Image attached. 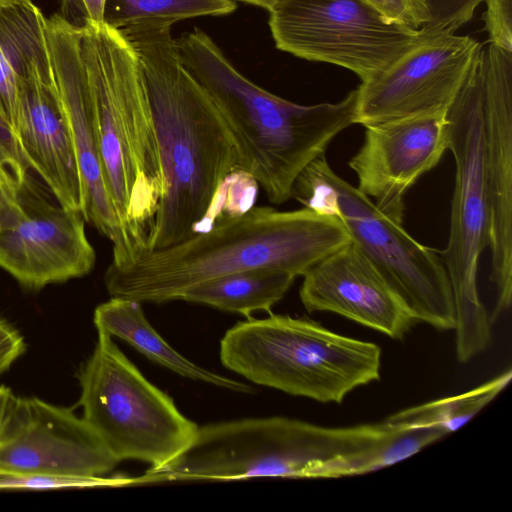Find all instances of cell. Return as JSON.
<instances>
[{
    "instance_id": "obj_14",
    "label": "cell",
    "mask_w": 512,
    "mask_h": 512,
    "mask_svg": "<svg viewBox=\"0 0 512 512\" xmlns=\"http://www.w3.org/2000/svg\"><path fill=\"white\" fill-rule=\"evenodd\" d=\"M483 150L487 177L491 250L490 281L495 304L491 324L512 301V52L483 47Z\"/></svg>"
},
{
    "instance_id": "obj_22",
    "label": "cell",
    "mask_w": 512,
    "mask_h": 512,
    "mask_svg": "<svg viewBox=\"0 0 512 512\" xmlns=\"http://www.w3.org/2000/svg\"><path fill=\"white\" fill-rule=\"evenodd\" d=\"M394 425L392 431L363 450L323 464L312 478H339L373 472L416 454L447 434L438 428Z\"/></svg>"
},
{
    "instance_id": "obj_8",
    "label": "cell",
    "mask_w": 512,
    "mask_h": 512,
    "mask_svg": "<svg viewBox=\"0 0 512 512\" xmlns=\"http://www.w3.org/2000/svg\"><path fill=\"white\" fill-rule=\"evenodd\" d=\"M292 198L304 207L337 217L354 242L375 264L417 321L454 330L455 303L440 253L409 235L357 187L339 177L325 155L296 179Z\"/></svg>"
},
{
    "instance_id": "obj_5",
    "label": "cell",
    "mask_w": 512,
    "mask_h": 512,
    "mask_svg": "<svg viewBox=\"0 0 512 512\" xmlns=\"http://www.w3.org/2000/svg\"><path fill=\"white\" fill-rule=\"evenodd\" d=\"M393 428L387 421L325 427L278 416L208 424L179 457L133 482L312 478L323 464L363 450Z\"/></svg>"
},
{
    "instance_id": "obj_1",
    "label": "cell",
    "mask_w": 512,
    "mask_h": 512,
    "mask_svg": "<svg viewBox=\"0 0 512 512\" xmlns=\"http://www.w3.org/2000/svg\"><path fill=\"white\" fill-rule=\"evenodd\" d=\"M170 25L122 32L145 77L161 159L163 190L147 252L198 232L239 154L218 109L184 65Z\"/></svg>"
},
{
    "instance_id": "obj_34",
    "label": "cell",
    "mask_w": 512,
    "mask_h": 512,
    "mask_svg": "<svg viewBox=\"0 0 512 512\" xmlns=\"http://www.w3.org/2000/svg\"><path fill=\"white\" fill-rule=\"evenodd\" d=\"M234 1L245 2V3L251 4V5L269 10L273 6V4L275 3L276 0H234Z\"/></svg>"
},
{
    "instance_id": "obj_18",
    "label": "cell",
    "mask_w": 512,
    "mask_h": 512,
    "mask_svg": "<svg viewBox=\"0 0 512 512\" xmlns=\"http://www.w3.org/2000/svg\"><path fill=\"white\" fill-rule=\"evenodd\" d=\"M15 132L34 172L57 203L84 216V186L51 58L35 66L19 83Z\"/></svg>"
},
{
    "instance_id": "obj_25",
    "label": "cell",
    "mask_w": 512,
    "mask_h": 512,
    "mask_svg": "<svg viewBox=\"0 0 512 512\" xmlns=\"http://www.w3.org/2000/svg\"><path fill=\"white\" fill-rule=\"evenodd\" d=\"M484 0H411L423 34L455 33Z\"/></svg>"
},
{
    "instance_id": "obj_30",
    "label": "cell",
    "mask_w": 512,
    "mask_h": 512,
    "mask_svg": "<svg viewBox=\"0 0 512 512\" xmlns=\"http://www.w3.org/2000/svg\"><path fill=\"white\" fill-rule=\"evenodd\" d=\"M26 351V343L22 334L0 315V374Z\"/></svg>"
},
{
    "instance_id": "obj_26",
    "label": "cell",
    "mask_w": 512,
    "mask_h": 512,
    "mask_svg": "<svg viewBox=\"0 0 512 512\" xmlns=\"http://www.w3.org/2000/svg\"><path fill=\"white\" fill-rule=\"evenodd\" d=\"M128 484L127 478L86 479L0 470V490H47Z\"/></svg>"
},
{
    "instance_id": "obj_28",
    "label": "cell",
    "mask_w": 512,
    "mask_h": 512,
    "mask_svg": "<svg viewBox=\"0 0 512 512\" xmlns=\"http://www.w3.org/2000/svg\"><path fill=\"white\" fill-rule=\"evenodd\" d=\"M488 43L512 52V0H484Z\"/></svg>"
},
{
    "instance_id": "obj_20",
    "label": "cell",
    "mask_w": 512,
    "mask_h": 512,
    "mask_svg": "<svg viewBox=\"0 0 512 512\" xmlns=\"http://www.w3.org/2000/svg\"><path fill=\"white\" fill-rule=\"evenodd\" d=\"M49 61L41 9L33 1L0 8V109L14 130L20 81Z\"/></svg>"
},
{
    "instance_id": "obj_10",
    "label": "cell",
    "mask_w": 512,
    "mask_h": 512,
    "mask_svg": "<svg viewBox=\"0 0 512 512\" xmlns=\"http://www.w3.org/2000/svg\"><path fill=\"white\" fill-rule=\"evenodd\" d=\"M268 12L279 50L346 68L361 82L422 35L421 30L388 22L365 0H276Z\"/></svg>"
},
{
    "instance_id": "obj_11",
    "label": "cell",
    "mask_w": 512,
    "mask_h": 512,
    "mask_svg": "<svg viewBox=\"0 0 512 512\" xmlns=\"http://www.w3.org/2000/svg\"><path fill=\"white\" fill-rule=\"evenodd\" d=\"M483 44L456 33L423 34L357 89L355 124L444 114Z\"/></svg>"
},
{
    "instance_id": "obj_32",
    "label": "cell",
    "mask_w": 512,
    "mask_h": 512,
    "mask_svg": "<svg viewBox=\"0 0 512 512\" xmlns=\"http://www.w3.org/2000/svg\"><path fill=\"white\" fill-rule=\"evenodd\" d=\"M84 10V21L94 24L105 22L107 0H79Z\"/></svg>"
},
{
    "instance_id": "obj_12",
    "label": "cell",
    "mask_w": 512,
    "mask_h": 512,
    "mask_svg": "<svg viewBox=\"0 0 512 512\" xmlns=\"http://www.w3.org/2000/svg\"><path fill=\"white\" fill-rule=\"evenodd\" d=\"M46 37L55 85L72 136L85 193L84 218L112 243V261L124 266L138 259L111 200L99 155L80 26L65 16L46 17Z\"/></svg>"
},
{
    "instance_id": "obj_15",
    "label": "cell",
    "mask_w": 512,
    "mask_h": 512,
    "mask_svg": "<svg viewBox=\"0 0 512 512\" xmlns=\"http://www.w3.org/2000/svg\"><path fill=\"white\" fill-rule=\"evenodd\" d=\"M20 194L27 216L0 232V268L30 291L89 274L96 253L82 213L51 204L29 178Z\"/></svg>"
},
{
    "instance_id": "obj_23",
    "label": "cell",
    "mask_w": 512,
    "mask_h": 512,
    "mask_svg": "<svg viewBox=\"0 0 512 512\" xmlns=\"http://www.w3.org/2000/svg\"><path fill=\"white\" fill-rule=\"evenodd\" d=\"M508 369L492 380L462 394L401 410L385 421L404 427H432L453 432L478 414L509 384Z\"/></svg>"
},
{
    "instance_id": "obj_24",
    "label": "cell",
    "mask_w": 512,
    "mask_h": 512,
    "mask_svg": "<svg viewBox=\"0 0 512 512\" xmlns=\"http://www.w3.org/2000/svg\"><path fill=\"white\" fill-rule=\"evenodd\" d=\"M234 0H107L105 22L121 32L146 25H173L201 16L230 14Z\"/></svg>"
},
{
    "instance_id": "obj_35",
    "label": "cell",
    "mask_w": 512,
    "mask_h": 512,
    "mask_svg": "<svg viewBox=\"0 0 512 512\" xmlns=\"http://www.w3.org/2000/svg\"><path fill=\"white\" fill-rule=\"evenodd\" d=\"M29 2H32V0H0V8Z\"/></svg>"
},
{
    "instance_id": "obj_27",
    "label": "cell",
    "mask_w": 512,
    "mask_h": 512,
    "mask_svg": "<svg viewBox=\"0 0 512 512\" xmlns=\"http://www.w3.org/2000/svg\"><path fill=\"white\" fill-rule=\"evenodd\" d=\"M0 166L6 169L21 186L34 171L33 163L25 154L17 134L0 109Z\"/></svg>"
},
{
    "instance_id": "obj_21",
    "label": "cell",
    "mask_w": 512,
    "mask_h": 512,
    "mask_svg": "<svg viewBox=\"0 0 512 512\" xmlns=\"http://www.w3.org/2000/svg\"><path fill=\"white\" fill-rule=\"evenodd\" d=\"M295 279L294 275L281 270H248L195 286L184 293L180 300L249 318L256 311L270 312Z\"/></svg>"
},
{
    "instance_id": "obj_7",
    "label": "cell",
    "mask_w": 512,
    "mask_h": 512,
    "mask_svg": "<svg viewBox=\"0 0 512 512\" xmlns=\"http://www.w3.org/2000/svg\"><path fill=\"white\" fill-rule=\"evenodd\" d=\"M484 47V46H483ZM483 48L446 112L447 149L455 161L450 233L440 253L456 313V357L466 363L491 343V323L477 288L479 257L489 245L490 207L483 150Z\"/></svg>"
},
{
    "instance_id": "obj_9",
    "label": "cell",
    "mask_w": 512,
    "mask_h": 512,
    "mask_svg": "<svg viewBox=\"0 0 512 512\" xmlns=\"http://www.w3.org/2000/svg\"><path fill=\"white\" fill-rule=\"evenodd\" d=\"M97 335L78 374L83 419L118 462L162 468L192 444L199 427L143 376L111 335L99 328Z\"/></svg>"
},
{
    "instance_id": "obj_13",
    "label": "cell",
    "mask_w": 512,
    "mask_h": 512,
    "mask_svg": "<svg viewBox=\"0 0 512 512\" xmlns=\"http://www.w3.org/2000/svg\"><path fill=\"white\" fill-rule=\"evenodd\" d=\"M118 463L73 410L14 397L0 438V470L97 479Z\"/></svg>"
},
{
    "instance_id": "obj_2",
    "label": "cell",
    "mask_w": 512,
    "mask_h": 512,
    "mask_svg": "<svg viewBox=\"0 0 512 512\" xmlns=\"http://www.w3.org/2000/svg\"><path fill=\"white\" fill-rule=\"evenodd\" d=\"M349 241L333 215L308 207L278 211L253 206L220 218L179 244L145 252L130 264H109L104 284L111 297L160 304L180 300L205 282L248 270H281L297 278Z\"/></svg>"
},
{
    "instance_id": "obj_17",
    "label": "cell",
    "mask_w": 512,
    "mask_h": 512,
    "mask_svg": "<svg viewBox=\"0 0 512 512\" xmlns=\"http://www.w3.org/2000/svg\"><path fill=\"white\" fill-rule=\"evenodd\" d=\"M308 312H332L403 339L418 322L388 280L351 240L303 275L299 290Z\"/></svg>"
},
{
    "instance_id": "obj_19",
    "label": "cell",
    "mask_w": 512,
    "mask_h": 512,
    "mask_svg": "<svg viewBox=\"0 0 512 512\" xmlns=\"http://www.w3.org/2000/svg\"><path fill=\"white\" fill-rule=\"evenodd\" d=\"M93 320L96 329H102L109 335L120 338L149 360L180 376L235 392H253L251 386L202 368L172 348L151 326L141 302L111 297L96 307Z\"/></svg>"
},
{
    "instance_id": "obj_6",
    "label": "cell",
    "mask_w": 512,
    "mask_h": 512,
    "mask_svg": "<svg viewBox=\"0 0 512 512\" xmlns=\"http://www.w3.org/2000/svg\"><path fill=\"white\" fill-rule=\"evenodd\" d=\"M228 370L258 385L321 403H341L380 379L381 348L308 318L270 314L231 327L220 342Z\"/></svg>"
},
{
    "instance_id": "obj_3",
    "label": "cell",
    "mask_w": 512,
    "mask_h": 512,
    "mask_svg": "<svg viewBox=\"0 0 512 512\" xmlns=\"http://www.w3.org/2000/svg\"><path fill=\"white\" fill-rule=\"evenodd\" d=\"M176 41L184 65L233 138L239 170L252 176L272 204L292 198L300 173L355 124L357 89L334 103L296 104L246 78L205 32L194 29Z\"/></svg>"
},
{
    "instance_id": "obj_31",
    "label": "cell",
    "mask_w": 512,
    "mask_h": 512,
    "mask_svg": "<svg viewBox=\"0 0 512 512\" xmlns=\"http://www.w3.org/2000/svg\"><path fill=\"white\" fill-rule=\"evenodd\" d=\"M388 22L420 30L411 0H365Z\"/></svg>"
},
{
    "instance_id": "obj_16",
    "label": "cell",
    "mask_w": 512,
    "mask_h": 512,
    "mask_svg": "<svg viewBox=\"0 0 512 512\" xmlns=\"http://www.w3.org/2000/svg\"><path fill=\"white\" fill-rule=\"evenodd\" d=\"M446 149V113L415 116L365 126L363 143L348 164L358 190L402 223L405 193Z\"/></svg>"
},
{
    "instance_id": "obj_29",
    "label": "cell",
    "mask_w": 512,
    "mask_h": 512,
    "mask_svg": "<svg viewBox=\"0 0 512 512\" xmlns=\"http://www.w3.org/2000/svg\"><path fill=\"white\" fill-rule=\"evenodd\" d=\"M20 188L14 177L0 166V232L16 226L27 216Z\"/></svg>"
},
{
    "instance_id": "obj_4",
    "label": "cell",
    "mask_w": 512,
    "mask_h": 512,
    "mask_svg": "<svg viewBox=\"0 0 512 512\" xmlns=\"http://www.w3.org/2000/svg\"><path fill=\"white\" fill-rule=\"evenodd\" d=\"M78 25L105 182L129 239L142 255L163 190L145 77L120 30L106 22Z\"/></svg>"
},
{
    "instance_id": "obj_33",
    "label": "cell",
    "mask_w": 512,
    "mask_h": 512,
    "mask_svg": "<svg viewBox=\"0 0 512 512\" xmlns=\"http://www.w3.org/2000/svg\"><path fill=\"white\" fill-rule=\"evenodd\" d=\"M15 396L16 395L9 387L5 385L0 386V438L9 409Z\"/></svg>"
}]
</instances>
